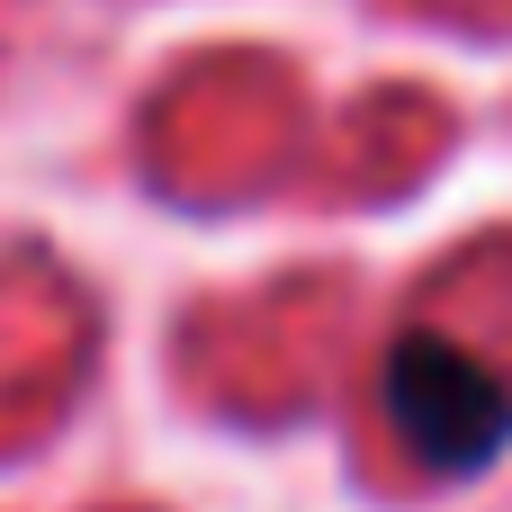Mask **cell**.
<instances>
[{
	"instance_id": "1",
	"label": "cell",
	"mask_w": 512,
	"mask_h": 512,
	"mask_svg": "<svg viewBox=\"0 0 512 512\" xmlns=\"http://www.w3.org/2000/svg\"><path fill=\"white\" fill-rule=\"evenodd\" d=\"M387 414H396V432H405L432 468H477V459L512 432L504 378H495L477 351H459L450 333H405V342L387 351Z\"/></svg>"
}]
</instances>
